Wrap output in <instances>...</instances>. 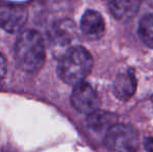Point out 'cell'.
<instances>
[{"mask_svg":"<svg viewBox=\"0 0 153 152\" xmlns=\"http://www.w3.org/2000/svg\"><path fill=\"white\" fill-rule=\"evenodd\" d=\"M137 90V79L132 70H124L118 73L114 81L113 91L121 101H127L133 96Z\"/></svg>","mask_w":153,"mask_h":152,"instance_id":"obj_8","label":"cell"},{"mask_svg":"<svg viewBox=\"0 0 153 152\" xmlns=\"http://www.w3.org/2000/svg\"><path fill=\"white\" fill-rule=\"evenodd\" d=\"M139 36L145 45L153 48V14L143 17L139 24Z\"/></svg>","mask_w":153,"mask_h":152,"instance_id":"obj_11","label":"cell"},{"mask_svg":"<svg viewBox=\"0 0 153 152\" xmlns=\"http://www.w3.org/2000/svg\"><path fill=\"white\" fill-rule=\"evenodd\" d=\"M144 147L147 152H153V136L147 138L144 141Z\"/></svg>","mask_w":153,"mask_h":152,"instance_id":"obj_13","label":"cell"},{"mask_svg":"<svg viewBox=\"0 0 153 152\" xmlns=\"http://www.w3.org/2000/svg\"><path fill=\"white\" fill-rule=\"evenodd\" d=\"M91 53L81 46H72L59 56L57 73L62 81L75 87L83 82L93 68Z\"/></svg>","mask_w":153,"mask_h":152,"instance_id":"obj_2","label":"cell"},{"mask_svg":"<svg viewBox=\"0 0 153 152\" xmlns=\"http://www.w3.org/2000/svg\"><path fill=\"white\" fill-rule=\"evenodd\" d=\"M104 146L108 152H137L139 133L132 126L115 123L105 133Z\"/></svg>","mask_w":153,"mask_h":152,"instance_id":"obj_3","label":"cell"},{"mask_svg":"<svg viewBox=\"0 0 153 152\" xmlns=\"http://www.w3.org/2000/svg\"><path fill=\"white\" fill-rule=\"evenodd\" d=\"M15 59L23 71L34 73L41 70L46 59L42 36L36 30L23 31L16 41Z\"/></svg>","mask_w":153,"mask_h":152,"instance_id":"obj_1","label":"cell"},{"mask_svg":"<svg viewBox=\"0 0 153 152\" xmlns=\"http://www.w3.org/2000/svg\"><path fill=\"white\" fill-rule=\"evenodd\" d=\"M75 37H76V28L74 23L71 20H62L53 27L51 40L53 46L61 48L62 53H65L69 48L72 47L71 44L73 43Z\"/></svg>","mask_w":153,"mask_h":152,"instance_id":"obj_6","label":"cell"},{"mask_svg":"<svg viewBox=\"0 0 153 152\" xmlns=\"http://www.w3.org/2000/svg\"><path fill=\"white\" fill-rule=\"evenodd\" d=\"M6 69H7V64H6V59L3 55L0 53V80L5 76Z\"/></svg>","mask_w":153,"mask_h":152,"instance_id":"obj_12","label":"cell"},{"mask_svg":"<svg viewBox=\"0 0 153 152\" xmlns=\"http://www.w3.org/2000/svg\"><path fill=\"white\" fill-rule=\"evenodd\" d=\"M27 10L21 5H0V28L10 33L19 31L27 21Z\"/></svg>","mask_w":153,"mask_h":152,"instance_id":"obj_5","label":"cell"},{"mask_svg":"<svg viewBox=\"0 0 153 152\" xmlns=\"http://www.w3.org/2000/svg\"><path fill=\"white\" fill-rule=\"evenodd\" d=\"M80 29L83 36L91 40L102 38L105 31V23L100 13L89 10L83 14L80 21Z\"/></svg>","mask_w":153,"mask_h":152,"instance_id":"obj_7","label":"cell"},{"mask_svg":"<svg viewBox=\"0 0 153 152\" xmlns=\"http://www.w3.org/2000/svg\"><path fill=\"white\" fill-rule=\"evenodd\" d=\"M71 102L77 112L87 116L96 112L100 103L98 94L95 89L85 81L74 87L71 95Z\"/></svg>","mask_w":153,"mask_h":152,"instance_id":"obj_4","label":"cell"},{"mask_svg":"<svg viewBox=\"0 0 153 152\" xmlns=\"http://www.w3.org/2000/svg\"><path fill=\"white\" fill-rule=\"evenodd\" d=\"M140 2V0H108V7L117 20L128 21L137 13Z\"/></svg>","mask_w":153,"mask_h":152,"instance_id":"obj_9","label":"cell"},{"mask_svg":"<svg viewBox=\"0 0 153 152\" xmlns=\"http://www.w3.org/2000/svg\"><path fill=\"white\" fill-rule=\"evenodd\" d=\"M87 124L94 131H102L105 129L107 131L115 124V116L97 110L96 112L88 116Z\"/></svg>","mask_w":153,"mask_h":152,"instance_id":"obj_10","label":"cell"}]
</instances>
